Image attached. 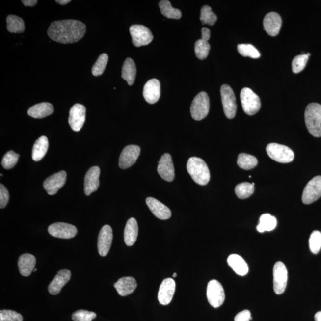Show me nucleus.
Masks as SVG:
<instances>
[{"label":"nucleus","instance_id":"f257e3e1","mask_svg":"<svg viewBox=\"0 0 321 321\" xmlns=\"http://www.w3.org/2000/svg\"><path fill=\"white\" fill-rule=\"evenodd\" d=\"M86 25L77 20H63L53 22L48 29L52 40L60 44H72L80 40L85 35Z\"/></svg>","mask_w":321,"mask_h":321},{"label":"nucleus","instance_id":"f03ea898","mask_svg":"<svg viewBox=\"0 0 321 321\" xmlns=\"http://www.w3.org/2000/svg\"><path fill=\"white\" fill-rule=\"evenodd\" d=\"M187 170L197 184L206 185L210 182V172L206 162L198 157H191L187 163Z\"/></svg>","mask_w":321,"mask_h":321},{"label":"nucleus","instance_id":"7ed1b4c3","mask_svg":"<svg viewBox=\"0 0 321 321\" xmlns=\"http://www.w3.org/2000/svg\"><path fill=\"white\" fill-rule=\"evenodd\" d=\"M305 119L309 133L314 137H321V105L309 104L306 108Z\"/></svg>","mask_w":321,"mask_h":321},{"label":"nucleus","instance_id":"20e7f679","mask_svg":"<svg viewBox=\"0 0 321 321\" xmlns=\"http://www.w3.org/2000/svg\"><path fill=\"white\" fill-rule=\"evenodd\" d=\"M210 99L206 92H201L194 98L190 107V113L194 120L205 119L209 113Z\"/></svg>","mask_w":321,"mask_h":321},{"label":"nucleus","instance_id":"39448f33","mask_svg":"<svg viewBox=\"0 0 321 321\" xmlns=\"http://www.w3.org/2000/svg\"><path fill=\"white\" fill-rule=\"evenodd\" d=\"M242 107L245 113L254 115L260 111L261 103L260 97L249 88H244L241 93Z\"/></svg>","mask_w":321,"mask_h":321},{"label":"nucleus","instance_id":"423d86ee","mask_svg":"<svg viewBox=\"0 0 321 321\" xmlns=\"http://www.w3.org/2000/svg\"><path fill=\"white\" fill-rule=\"evenodd\" d=\"M266 150L269 157L276 162L289 163L294 158V151L291 148L278 143H269L267 145Z\"/></svg>","mask_w":321,"mask_h":321},{"label":"nucleus","instance_id":"0eeeda50","mask_svg":"<svg viewBox=\"0 0 321 321\" xmlns=\"http://www.w3.org/2000/svg\"><path fill=\"white\" fill-rule=\"evenodd\" d=\"M221 95L224 114L228 119H232L237 111L236 97L233 89L227 84H223L221 88Z\"/></svg>","mask_w":321,"mask_h":321},{"label":"nucleus","instance_id":"6e6552de","mask_svg":"<svg viewBox=\"0 0 321 321\" xmlns=\"http://www.w3.org/2000/svg\"><path fill=\"white\" fill-rule=\"evenodd\" d=\"M288 272L287 268L282 262L276 263L273 268V284L276 294H283L286 289Z\"/></svg>","mask_w":321,"mask_h":321},{"label":"nucleus","instance_id":"1a4fd4ad","mask_svg":"<svg viewBox=\"0 0 321 321\" xmlns=\"http://www.w3.org/2000/svg\"><path fill=\"white\" fill-rule=\"evenodd\" d=\"M132 43L135 47L147 46L153 40V35L151 30L143 25H134L130 27Z\"/></svg>","mask_w":321,"mask_h":321},{"label":"nucleus","instance_id":"9d476101","mask_svg":"<svg viewBox=\"0 0 321 321\" xmlns=\"http://www.w3.org/2000/svg\"><path fill=\"white\" fill-rule=\"evenodd\" d=\"M207 296L208 302L214 308H217L223 304L225 293L223 287L217 280H211L208 284Z\"/></svg>","mask_w":321,"mask_h":321},{"label":"nucleus","instance_id":"9b49d317","mask_svg":"<svg viewBox=\"0 0 321 321\" xmlns=\"http://www.w3.org/2000/svg\"><path fill=\"white\" fill-rule=\"evenodd\" d=\"M321 196V176L314 177L304 188L302 201L305 204H311Z\"/></svg>","mask_w":321,"mask_h":321},{"label":"nucleus","instance_id":"f8f14e48","mask_svg":"<svg viewBox=\"0 0 321 321\" xmlns=\"http://www.w3.org/2000/svg\"><path fill=\"white\" fill-rule=\"evenodd\" d=\"M86 119V108L82 104H76L70 109L69 123L75 132H80Z\"/></svg>","mask_w":321,"mask_h":321},{"label":"nucleus","instance_id":"ddd939ff","mask_svg":"<svg viewBox=\"0 0 321 321\" xmlns=\"http://www.w3.org/2000/svg\"><path fill=\"white\" fill-rule=\"evenodd\" d=\"M48 230L53 237L64 239L74 238L78 233L77 227L64 222H56L50 225Z\"/></svg>","mask_w":321,"mask_h":321},{"label":"nucleus","instance_id":"4468645a","mask_svg":"<svg viewBox=\"0 0 321 321\" xmlns=\"http://www.w3.org/2000/svg\"><path fill=\"white\" fill-rule=\"evenodd\" d=\"M66 177L67 173L64 171L53 174L45 180L43 184L44 189L50 195H55L65 184Z\"/></svg>","mask_w":321,"mask_h":321},{"label":"nucleus","instance_id":"2eb2a0df","mask_svg":"<svg viewBox=\"0 0 321 321\" xmlns=\"http://www.w3.org/2000/svg\"><path fill=\"white\" fill-rule=\"evenodd\" d=\"M140 154V148L137 145H128L124 148L119 159V167L122 169L131 167L136 162Z\"/></svg>","mask_w":321,"mask_h":321},{"label":"nucleus","instance_id":"dca6fc26","mask_svg":"<svg viewBox=\"0 0 321 321\" xmlns=\"http://www.w3.org/2000/svg\"><path fill=\"white\" fill-rule=\"evenodd\" d=\"M113 234L111 227L105 225L101 229L98 239V250L101 256H106L110 250Z\"/></svg>","mask_w":321,"mask_h":321},{"label":"nucleus","instance_id":"f3484780","mask_svg":"<svg viewBox=\"0 0 321 321\" xmlns=\"http://www.w3.org/2000/svg\"><path fill=\"white\" fill-rule=\"evenodd\" d=\"M158 173L162 179L167 182H172L175 177V171L171 157L165 154L160 158L157 168Z\"/></svg>","mask_w":321,"mask_h":321},{"label":"nucleus","instance_id":"a211bd4d","mask_svg":"<svg viewBox=\"0 0 321 321\" xmlns=\"http://www.w3.org/2000/svg\"><path fill=\"white\" fill-rule=\"evenodd\" d=\"M175 289L176 282L172 278H166L163 280L158 294L159 302L162 305L170 304L173 299Z\"/></svg>","mask_w":321,"mask_h":321},{"label":"nucleus","instance_id":"6ab92c4d","mask_svg":"<svg viewBox=\"0 0 321 321\" xmlns=\"http://www.w3.org/2000/svg\"><path fill=\"white\" fill-rule=\"evenodd\" d=\"M100 168L97 166L89 169L84 177V191L87 196L98 190L100 186Z\"/></svg>","mask_w":321,"mask_h":321},{"label":"nucleus","instance_id":"aec40b11","mask_svg":"<svg viewBox=\"0 0 321 321\" xmlns=\"http://www.w3.org/2000/svg\"><path fill=\"white\" fill-rule=\"evenodd\" d=\"M160 83L157 79H153L146 83L143 95L146 102L154 104L159 100L160 96Z\"/></svg>","mask_w":321,"mask_h":321},{"label":"nucleus","instance_id":"412c9836","mask_svg":"<svg viewBox=\"0 0 321 321\" xmlns=\"http://www.w3.org/2000/svg\"><path fill=\"white\" fill-rule=\"evenodd\" d=\"M263 24L264 29L268 34L275 36L280 32L282 20L278 13L270 12L265 16Z\"/></svg>","mask_w":321,"mask_h":321},{"label":"nucleus","instance_id":"4be33fe9","mask_svg":"<svg viewBox=\"0 0 321 321\" xmlns=\"http://www.w3.org/2000/svg\"><path fill=\"white\" fill-rule=\"evenodd\" d=\"M70 278H71V272L69 270L62 269L58 271L57 274L49 284L50 294L52 295L60 294L62 288L69 282Z\"/></svg>","mask_w":321,"mask_h":321},{"label":"nucleus","instance_id":"5701e85b","mask_svg":"<svg viewBox=\"0 0 321 321\" xmlns=\"http://www.w3.org/2000/svg\"><path fill=\"white\" fill-rule=\"evenodd\" d=\"M146 202L149 210L158 218L165 220L171 217V210L157 199L149 197L146 199Z\"/></svg>","mask_w":321,"mask_h":321},{"label":"nucleus","instance_id":"b1692460","mask_svg":"<svg viewBox=\"0 0 321 321\" xmlns=\"http://www.w3.org/2000/svg\"><path fill=\"white\" fill-rule=\"evenodd\" d=\"M137 286L136 280L132 277L121 278L114 284V287L121 296H126L132 294Z\"/></svg>","mask_w":321,"mask_h":321},{"label":"nucleus","instance_id":"393cba45","mask_svg":"<svg viewBox=\"0 0 321 321\" xmlns=\"http://www.w3.org/2000/svg\"><path fill=\"white\" fill-rule=\"evenodd\" d=\"M36 263V258L33 255L29 253L22 255L18 260V268L21 274L24 277L29 276L34 271Z\"/></svg>","mask_w":321,"mask_h":321},{"label":"nucleus","instance_id":"a878e982","mask_svg":"<svg viewBox=\"0 0 321 321\" xmlns=\"http://www.w3.org/2000/svg\"><path fill=\"white\" fill-rule=\"evenodd\" d=\"M54 107L49 103H41L31 107L28 109L27 114L35 119H43L53 113Z\"/></svg>","mask_w":321,"mask_h":321},{"label":"nucleus","instance_id":"bb28decb","mask_svg":"<svg viewBox=\"0 0 321 321\" xmlns=\"http://www.w3.org/2000/svg\"><path fill=\"white\" fill-rule=\"evenodd\" d=\"M138 231L137 221L134 218H131L127 222L125 232H124V240L128 246H132L136 241Z\"/></svg>","mask_w":321,"mask_h":321},{"label":"nucleus","instance_id":"cd10ccee","mask_svg":"<svg viewBox=\"0 0 321 321\" xmlns=\"http://www.w3.org/2000/svg\"><path fill=\"white\" fill-rule=\"evenodd\" d=\"M227 263L239 275L244 276L249 272L248 266L241 256L236 254L230 255L227 259Z\"/></svg>","mask_w":321,"mask_h":321},{"label":"nucleus","instance_id":"c85d7f7f","mask_svg":"<svg viewBox=\"0 0 321 321\" xmlns=\"http://www.w3.org/2000/svg\"><path fill=\"white\" fill-rule=\"evenodd\" d=\"M136 67L134 62L131 58L126 59L122 67V77L129 86L133 85L136 76Z\"/></svg>","mask_w":321,"mask_h":321},{"label":"nucleus","instance_id":"c756f323","mask_svg":"<svg viewBox=\"0 0 321 321\" xmlns=\"http://www.w3.org/2000/svg\"><path fill=\"white\" fill-rule=\"evenodd\" d=\"M49 143L46 136H42L36 140L33 146L32 157L35 161L41 160L47 153Z\"/></svg>","mask_w":321,"mask_h":321},{"label":"nucleus","instance_id":"7c9ffc66","mask_svg":"<svg viewBox=\"0 0 321 321\" xmlns=\"http://www.w3.org/2000/svg\"><path fill=\"white\" fill-rule=\"evenodd\" d=\"M277 219L274 216L269 214H264L261 216L260 223L258 225L256 229L259 232H271L274 230L277 226Z\"/></svg>","mask_w":321,"mask_h":321},{"label":"nucleus","instance_id":"2f4dec72","mask_svg":"<svg viewBox=\"0 0 321 321\" xmlns=\"http://www.w3.org/2000/svg\"><path fill=\"white\" fill-rule=\"evenodd\" d=\"M24 20L15 15L7 17V29L10 33H21L25 31Z\"/></svg>","mask_w":321,"mask_h":321},{"label":"nucleus","instance_id":"473e14b6","mask_svg":"<svg viewBox=\"0 0 321 321\" xmlns=\"http://www.w3.org/2000/svg\"><path fill=\"white\" fill-rule=\"evenodd\" d=\"M159 7L162 15L168 19H179L181 18L182 13L179 9L174 8L170 2L167 0H162L159 2Z\"/></svg>","mask_w":321,"mask_h":321},{"label":"nucleus","instance_id":"72a5a7b5","mask_svg":"<svg viewBox=\"0 0 321 321\" xmlns=\"http://www.w3.org/2000/svg\"><path fill=\"white\" fill-rule=\"evenodd\" d=\"M237 163L239 167L248 170L257 165L258 160L251 155L241 153L239 155Z\"/></svg>","mask_w":321,"mask_h":321},{"label":"nucleus","instance_id":"f704fd0d","mask_svg":"<svg viewBox=\"0 0 321 321\" xmlns=\"http://www.w3.org/2000/svg\"><path fill=\"white\" fill-rule=\"evenodd\" d=\"M254 185L248 182L241 183L236 186L235 193L239 199H244L248 198L254 192Z\"/></svg>","mask_w":321,"mask_h":321},{"label":"nucleus","instance_id":"c9c22d12","mask_svg":"<svg viewBox=\"0 0 321 321\" xmlns=\"http://www.w3.org/2000/svg\"><path fill=\"white\" fill-rule=\"evenodd\" d=\"M210 50V45L209 42L199 39L195 42V52L197 58L199 60H205L209 54Z\"/></svg>","mask_w":321,"mask_h":321},{"label":"nucleus","instance_id":"e433bc0d","mask_svg":"<svg viewBox=\"0 0 321 321\" xmlns=\"http://www.w3.org/2000/svg\"><path fill=\"white\" fill-rule=\"evenodd\" d=\"M238 50L240 54L243 57H249L254 59H257L261 57L260 53L251 44H239Z\"/></svg>","mask_w":321,"mask_h":321},{"label":"nucleus","instance_id":"4c0bfd02","mask_svg":"<svg viewBox=\"0 0 321 321\" xmlns=\"http://www.w3.org/2000/svg\"><path fill=\"white\" fill-rule=\"evenodd\" d=\"M200 20L203 25H213L217 21V16L213 12L210 6L204 5L201 8Z\"/></svg>","mask_w":321,"mask_h":321},{"label":"nucleus","instance_id":"58836bf2","mask_svg":"<svg viewBox=\"0 0 321 321\" xmlns=\"http://www.w3.org/2000/svg\"><path fill=\"white\" fill-rule=\"evenodd\" d=\"M108 61V56L107 54L104 53L101 54L94 65L92 67V73L93 75L95 76V77H98V76L103 75Z\"/></svg>","mask_w":321,"mask_h":321},{"label":"nucleus","instance_id":"ea45409f","mask_svg":"<svg viewBox=\"0 0 321 321\" xmlns=\"http://www.w3.org/2000/svg\"><path fill=\"white\" fill-rule=\"evenodd\" d=\"M310 55V53H307L296 56L292 61L293 72L294 73L302 72L306 67Z\"/></svg>","mask_w":321,"mask_h":321},{"label":"nucleus","instance_id":"a19ab883","mask_svg":"<svg viewBox=\"0 0 321 321\" xmlns=\"http://www.w3.org/2000/svg\"><path fill=\"white\" fill-rule=\"evenodd\" d=\"M19 157V154L15 153L13 151H8L2 158V167L6 170L13 168L18 163Z\"/></svg>","mask_w":321,"mask_h":321},{"label":"nucleus","instance_id":"79ce46f5","mask_svg":"<svg viewBox=\"0 0 321 321\" xmlns=\"http://www.w3.org/2000/svg\"><path fill=\"white\" fill-rule=\"evenodd\" d=\"M309 248L311 251L317 254L321 248V233L319 231H314L310 236L309 240Z\"/></svg>","mask_w":321,"mask_h":321},{"label":"nucleus","instance_id":"37998d69","mask_svg":"<svg viewBox=\"0 0 321 321\" xmlns=\"http://www.w3.org/2000/svg\"><path fill=\"white\" fill-rule=\"evenodd\" d=\"M97 317V314L94 312L79 310L72 315V320L74 321H92Z\"/></svg>","mask_w":321,"mask_h":321},{"label":"nucleus","instance_id":"c03bdc74","mask_svg":"<svg viewBox=\"0 0 321 321\" xmlns=\"http://www.w3.org/2000/svg\"><path fill=\"white\" fill-rule=\"evenodd\" d=\"M0 321H23V317L12 310H1L0 311Z\"/></svg>","mask_w":321,"mask_h":321},{"label":"nucleus","instance_id":"a18cd8bd","mask_svg":"<svg viewBox=\"0 0 321 321\" xmlns=\"http://www.w3.org/2000/svg\"><path fill=\"white\" fill-rule=\"evenodd\" d=\"M9 201V193L6 187L2 184L0 185V208L2 209L7 206Z\"/></svg>","mask_w":321,"mask_h":321},{"label":"nucleus","instance_id":"49530a36","mask_svg":"<svg viewBox=\"0 0 321 321\" xmlns=\"http://www.w3.org/2000/svg\"><path fill=\"white\" fill-rule=\"evenodd\" d=\"M252 319L251 313L249 310H244L236 315L235 321H250Z\"/></svg>","mask_w":321,"mask_h":321},{"label":"nucleus","instance_id":"de8ad7c7","mask_svg":"<svg viewBox=\"0 0 321 321\" xmlns=\"http://www.w3.org/2000/svg\"><path fill=\"white\" fill-rule=\"evenodd\" d=\"M202 40L208 41L209 40L211 36L210 30L207 27H204L202 29Z\"/></svg>","mask_w":321,"mask_h":321},{"label":"nucleus","instance_id":"09e8293b","mask_svg":"<svg viewBox=\"0 0 321 321\" xmlns=\"http://www.w3.org/2000/svg\"><path fill=\"white\" fill-rule=\"evenodd\" d=\"M22 3L26 7H33L37 4L36 0H22Z\"/></svg>","mask_w":321,"mask_h":321},{"label":"nucleus","instance_id":"8fccbe9b","mask_svg":"<svg viewBox=\"0 0 321 321\" xmlns=\"http://www.w3.org/2000/svg\"><path fill=\"white\" fill-rule=\"evenodd\" d=\"M56 2L60 5H66L71 2L70 0H56Z\"/></svg>","mask_w":321,"mask_h":321},{"label":"nucleus","instance_id":"3c124183","mask_svg":"<svg viewBox=\"0 0 321 321\" xmlns=\"http://www.w3.org/2000/svg\"><path fill=\"white\" fill-rule=\"evenodd\" d=\"M315 321H321V311L318 312L315 315Z\"/></svg>","mask_w":321,"mask_h":321},{"label":"nucleus","instance_id":"603ef678","mask_svg":"<svg viewBox=\"0 0 321 321\" xmlns=\"http://www.w3.org/2000/svg\"><path fill=\"white\" fill-rule=\"evenodd\" d=\"M176 277H177V274H176V273H174V274H173V278H176Z\"/></svg>","mask_w":321,"mask_h":321},{"label":"nucleus","instance_id":"864d4df0","mask_svg":"<svg viewBox=\"0 0 321 321\" xmlns=\"http://www.w3.org/2000/svg\"><path fill=\"white\" fill-rule=\"evenodd\" d=\"M36 271H37V269H35L34 271H33V272H36Z\"/></svg>","mask_w":321,"mask_h":321}]
</instances>
